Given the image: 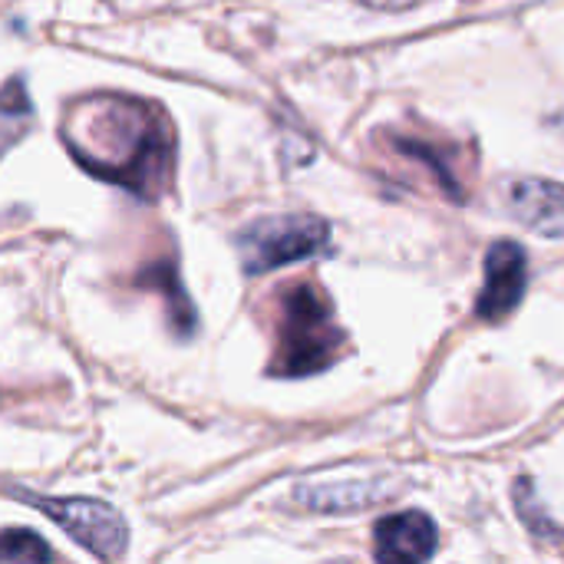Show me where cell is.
Returning a JSON list of instances; mask_svg holds the SVG:
<instances>
[{"label":"cell","instance_id":"6","mask_svg":"<svg viewBox=\"0 0 564 564\" xmlns=\"http://www.w3.org/2000/svg\"><path fill=\"white\" fill-rule=\"evenodd\" d=\"M436 552V525L423 512L390 516L373 532V555L380 562H430Z\"/></svg>","mask_w":564,"mask_h":564},{"label":"cell","instance_id":"7","mask_svg":"<svg viewBox=\"0 0 564 564\" xmlns=\"http://www.w3.org/2000/svg\"><path fill=\"white\" fill-rule=\"evenodd\" d=\"M509 205L525 228L545 238H564V185L545 178H522L509 188Z\"/></svg>","mask_w":564,"mask_h":564},{"label":"cell","instance_id":"9","mask_svg":"<svg viewBox=\"0 0 564 564\" xmlns=\"http://www.w3.org/2000/svg\"><path fill=\"white\" fill-rule=\"evenodd\" d=\"M53 552L50 545L33 535V532H20V529H10L0 535V562L10 564H30V562H50Z\"/></svg>","mask_w":564,"mask_h":564},{"label":"cell","instance_id":"2","mask_svg":"<svg viewBox=\"0 0 564 564\" xmlns=\"http://www.w3.org/2000/svg\"><path fill=\"white\" fill-rule=\"evenodd\" d=\"M340 347L344 330L337 327L334 307L317 284H288L278 297V347L271 370L278 377H307L334 364Z\"/></svg>","mask_w":564,"mask_h":564},{"label":"cell","instance_id":"1","mask_svg":"<svg viewBox=\"0 0 564 564\" xmlns=\"http://www.w3.org/2000/svg\"><path fill=\"white\" fill-rule=\"evenodd\" d=\"M63 142L86 172L139 198H159L172 178L175 142L169 119L135 96L93 93L76 99L63 119Z\"/></svg>","mask_w":564,"mask_h":564},{"label":"cell","instance_id":"10","mask_svg":"<svg viewBox=\"0 0 564 564\" xmlns=\"http://www.w3.org/2000/svg\"><path fill=\"white\" fill-rule=\"evenodd\" d=\"M364 7H373V10H406L420 0H360Z\"/></svg>","mask_w":564,"mask_h":564},{"label":"cell","instance_id":"8","mask_svg":"<svg viewBox=\"0 0 564 564\" xmlns=\"http://www.w3.org/2000/svg\"><path fill=\"white\" fill-rule=\"evenodd\" d=\"M387 492L383 489H377V486H327V489H317V492H297V499L304 502V506H311V509H317V512H324V509H344V512H350V509H367V506H373V502H380Z\"/></svg>","mask_w":564,"mask_h":564},{"label":"cell","instance_id":"3","mask_svg":"<svg viewBox=\"0 0 564 564\" xmlns=\"http://www.w3.org/2000/svg\"><path fill=\"white\" fill-rule=\"evenodd\" d=\"M330 241L327 221L314 215H274L261 218L251 228L238 235V251H241V268L258 278L268 271H278L284 264L304 261L317 251H324Z\"/></svg>","mask_w":564,"mask_h":564},{"label":"cell","instance_id":"4","mask_svg":"<svg viewBox=\"0 0 564 564\" xmlns=\"http://www.w3.org/2000/svg\"><path fill=\"white\" fill-rule=\"evenodd\" d=\"M76 545L102 562H119L129 549L122 516L96 499H33Z\"/></svg>","mask_w":564,"mask_h":564},{"label":"cell","instance_id":"5","mask_svg":"<svg viewBox=\"0 0 564 564\" xmlns=\"http://www.w3.org/2000/svg\"><path fill=\"white\" fill-rule=\"evenodd\" d=\"M525 284H529L525 251L512 241H496L486 254V284L476 304L479 317L489 324L506 321L525 297Z\"/></svg>","mask_w":564,"mask_h":564}]
</instances>
